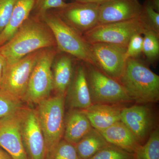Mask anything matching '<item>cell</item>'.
Returning a JSON list of instances; mask_svg holds the SVG:
<instances>
[{
  "label": "cell",
  "mask_w": 159,
  "mask_h": 159,
  "mask_svg": "<svg viewBox=\"0 0 159 159\" xmlns=\"http://www.w3.org/2000/svg\"><path fill=\"white\" fill-rule=\"evenodd\" d=\"M40 18L52 31L58 51L67 53L78 60L96 66L89 44L82 35L65 22L54 9L46 11Z\"/></svg>",
  "instance_id": "3"
},
{
  "label": "cell",
  "mask_w": 159,
  "mask_h": 159,
  "mask_svg": "<svg viewBox=\"0 0 159 159\" xmlns=\"http://www.w3.org/2000/svg\"><path fill=\"white\" fill-rule=\"evenodd\" d=\"M0 159H12L8 153L0 149Z\"/></svg>",
  "instance_id": "34"
},
{
  "label": "cell",
  "mask_w": 159,
  "mask_h": 159,
  "mask_svg": "<svg viewBox=\"0 0 159 159\" xmlns=\"http://www.w3.org/2000/svg\"><path fill=\"white\" fill-rule=\"evenodd\" d=\"M58 52L57 47L40 51L28 84L24 101L38 104L50 97L53 90L52 63Z\"/></svg>",
  "instance_id": "5"
},
{
  "label": "cell",
  "mask_w": 159,
  "mask_h": 159,
  "mask_svg": "<svg viewBox=\"0 0 159 159\" xmlns=\"http://www.w3.org/2000/svg\"><path fill=\"white\" fill-rule=\"evenodd\" d=\"M132 101L140 104L159 100V76L139 58H129L119 80Z\"/></svg>",
  "instance_id": "2"
},
{
  "label": "cell",
  "mask_w": 159,
  "mask_h": 159,
  "mask_svg": "<svg viewBox=\"0 0 159 159\" xmlns=\"http://www.w3.org/2000/svg\"><path fill=\"white\" fill-rule=\"evenodd\" d=\"M142 10L139 0H109L99 4L98 25L137 18Z\"/></svg>",
  "instance_id": "14"
},
{
  "label": "cell",
  "mask_w": 159,
  "mask_h": 159,
  "mask_svg": "<svg viewBox=\"0 0 159 159\" xmlns=\"http://www.w3.org/2000/svg\"><path fill=\"white\" fill-rule=\"evenodd\" d=\"M71 109L84 110L92 104L85 63L77 60L74 74L65 96Z\"/></svg>",
  "instance_id": "15"
},
{
  "label": "cell",
  "mask_w": 159,
  "mask_h": 159,
  "mask_svg": "<svg viewBox=\"0 0 159 159\" xmlns=\"http://www.w3.org/2000/svg\"><path fill=\"white\" fill-rule=\"evenodd\" d=\"M90 48L96 67L106 75L119 81L126 62V47L97 43L90 44Z\"/></svg>",
  "instance_id": "10"
},
{
  "label": "cell",
  "mask_w": 159,
  "mask_h": 159,
  "mask_svg": "<svg viewBox=\"0 0 159 159\" xmlns=\"http://www.w3.org/2000/svg\"><path fill=\"white\" fill-rule=\"evenodd\" d=\"M139 18L145 30H151L159 34V13L154 10L148 0H145L142 5Z\"/></svg>",
  "instance_id": "24"
},
{
  "label": "cell",
  "mask_w": 159,
  "mask_h": 159,
  "mask_svg": "<svg viewBox=\"0 0 159 159\" xmlns=\"http://www.w3.org/2000/svg\"><path fill=\"white\" fill-rule=\"evenodd\" d=\"M77 59L58 51L52 63L53 90L56 95L65 96L70 83Z\"/></svg>",
  "instance_id": "16"
},
{
  "label": "cell",
  "mask_w": 159,
  "mask_h": 159,
  "mask_svg": "<svg viewBox=\"0 0 159 159\" xmlns=\"http://www.w3.org/2000/svg\"><path fill=\"white\" fill-rule=\"evenodd\" d=\"M21 135L29 159H46L45 142L36 109L24 107Z\"/></svg>",
  "instance_id": "11"
},
{
  "label": "cell",
  "mask_w": 159,
  "mask_h": 159,
  "mask_svg": "<svg viewBox=\"0 0 159 159\" xmlns=\"http://www.w3.org/2000/svg\"><path fill=\"white\" fill-rule=\"evenodd\" d=\"M145 29L140 18L124 21L97 25L82 35L89 44L103 43L127 47L132 36L143 34Z\"/></svg>",
  "instance_id": "7"
},
{
  "label": "cell",
  "mask_w": 159,
  "mask_h": 159,
  "mask_svg": "<svg viewBox=\"0 0 159 159\" xmlns=\"http://www.w3.org/2000/svg\"><path fill=\"white\" fill-rule=\"evenodd\" d=\"M64 1H65V2H66V1H67V0H64Z\"/></svg>",
  "instance_id": "35"
},
{
  "label": "cell",
  "mask_w": 159,
  "mask_h": 159,
  "mask_svg": "<svg viewBox=\"0 0 159 159\" xmlns=\"http://www.w3.org/2000/svg\"><path fill=\"white\" fill-rule=\"evenodd\" d=\"M16 0H0V34L6 28Z\"/></svg>",
  "instance_id": "30"
},
{
  "label": "cell",
  "mask_w": 159,
  "mask_h": 159,
  "mask_svg": "<svg viewBox=\"0 0 159 159\" xmlns=\"http://www.w3.org/2000/svg\"><path fill=\"white\" fill-rule=\"evenodd\" d=\"M142 35V33H137L131 38L126 47V59L129 58H139L142 54L143 36Z\"/></svg>",
  "instance_id": "29"
},
{
  "label": "cell",
  "mask_w": 159,
  "mask_h": 159,
  "mask_svg": "<svg viewBox=\"0 0 159 159\" xmlns=\"http://www.w3.org/2000/svg\"><path fill=\"white\" fill-rule=\"evenodd\" d=\"M122 109L116 104L93 103L88 108L81 110L92 127L100 132L121 121Z\"/></svg>",
  "instance_id": "17"
},
{
  "label": "cell",
  "mask_w": 159,
  "mask_h": 159,
  "mask_svg": "<svg viewBox=\"0 0 159 159\" xmlns=\"http://www.w3.org/2000/svg\"><path fill=\"white\" fill-rule=\"evenodd\" d=\"M22 102L0 89V119L16 111L23 106Z\"/></svg>",
  "instance_id": "27"
},
{
  "label": "cell",
  "mask_w": 159,
  "mask_h": 159,
  "mask_svg": "<svg viewBox=\"0 0 159 159\" xmlns=\"http://www.w3.org/2000/svg\"><path fill=\"white\" fill-rule=\"evenodd\" d=\"M93 128L81 110L71 109L65 119L64 139L75 145Z\"/></svg>",
  "instance_id": "19"
},
{
  "label": "cell",
  "mask_w": 159,
  "mask_h": 159,
  "mask_svg": "<svg viewBox=\"0 0 159 159\" xmlns=\"http://www.w3.org/2000/svg\"><path fill=\"white\" fill-rule=\"evenodd\" d=\"M109 0H72L74 2H91L101 4V3L107 2Z\"/></svg>",
  "instance_id": "33"
},
{
  "label": "cell",
  "mask_w": 159,
  "mask_h": 159,
  "mask_svg": "<svg viewBox=\"0 0 159 159\" xmlns=\"http://www.w3.org/2000/svg\"><path fill=\"white\" fill-rule=\"evenodd\" d=\"M89 159H134L133 153L108 144Z\"/></svg>",
  "instance_id": "26"
},
{
  "label": "cell",
  "mask_w": 159,
  "mask_h": 159,
  "mask_svg": "<svg viewBox=\"0 0 159 159\" xmlns=\"http://www.w3.org/2000/svg\"><path fill=\"white\" fill-rule=\"evenodd\" d=\"M108 144L100 132L93 128L74 145L80 159H89Z\"/></svg>",
  "instance_id": "21"
},
{
  "label": "cell",
  "mask_w": 159,
  "mask_h": 159,
  "mask_svg": "<svg viewBox=\"0 0 159 159\" xmlns=\"http://www.w3.org/2000/svg\"><path fill=\"white\" fill-rule=\"evenodd\" d=\"M40 50L28 54L11 64H7L0 89L16 99L24 101L30 76Z\"/></svg>",
  "instance_id": "8"
},
{
  "label": "cell",
  "mask_w": 159,
  "mask_h": 159,
  "mask_svg": "<svg viewBox=\"0 0 159 159\" xmlns=\"http://www.w3.org/2000/svg\"><path fill=\"white\" fill-rule=\"evenodd\" d=\"M134 159H159V129H154L144 145H140L134 152Z\"/></svg>",
  "instance_id": "22"
},
{
  "label": "cell",
  "mask_w": 159,
  "mask_h": 159,
  "mask_svg": "<svg viewBox=\"0 0 159 159\" xmlns=\"http://www.w3.org/2000/svg\"><path fill=\"white\" fill-rule=\"evenodd\" d=\"M46 159H80L75 145L61 140Z\"/></svg>",
  "instance_id": "25"
},
{
  "label": "cell",
  "mask_w": 159,
  "mask_h": 159,
  "mask_svg": "<svg viewBox=\"0 0 159 159\" xmlns=\"http://www.w3.org/2000/svg\"><path fill=\"white\" fill-rule=\"evenodd\" d=\"M24 107L0 119V147L12 159H29L22 140L21 123Z\"/></svg>",
  "instance_id": "12"
},
{
  "label": "cell",
  "mask_w": 159,
  "mask_h": 159,
  "mask_svg": "<svg viewBox=\"0 0 159 159\" xmlns=\"http://www.w3.org/2000/svg\"><path fill=\"white\" fill-rule=\"evenodd\" d=\"M57 47L52 31L40 17L30 16L10 39L0 47L7 64L42 49Z\"/></svg>",
  "instance_id": "1"
},
{
  "label": "cell",
  "mask_w": 159,
  "mask_h": 159,
  "mask_svg": "<svg viewBox=\"0 0 159 159\" xmlns=\"http://www.w3.org/2000/svg\"><path fill=\"white\" fill-rule=\"evenodd\" d=\"M121 116V122L129 129L141 145L153 130L155 119L148 106L140 104L123 107Z\"/></svg>",
  "instance_id": "13"
},
{
  "label": "cell",
  "mask_w": 159,
  "mask_h": 159,
  "mask_svg": "<svg viewBox=\"0 0 159 159\" xmlns=\"http://www.w3.org/2000/svg\"><path fill=\"white\" fill-rule=\"evenodd\" d=\"M142 53L147 62L154 65L159 57V34L151 30H145L143 33Z\"/></svg>",
  "instance_id": "23"
},
{
  "label": "cell",
  "mask_w": 159,
  "mask_h": 159,
  "mask_svg": "<svg viewBox=\"0 0 159 159\" xmlns=\"http://www.w3.org/2000/svg\"><path fill=\"white\" fill-rule=\"evenodd\" d=\"M35 0H16L9 22L0 34V47L7 43L31 15Z\"/></svg>",
  "instance_id": "20"
},
{
  "label": "cell",
  "mask_w": 159,
  "mask_h": 159,
  "mask_svg": "<svg viewBox=\"0 0 159 159\" xmlns=\"http://www.w3.org/2000/svg\"><path fill=\"white\" fill-rule=\"evenodd\" d=\"M65 96L55 95L38 104V116L45 142L47 155L63 138Z\"/></svg>",
  "instance_id": "4"
},
{
  "label": "cell",
  "mask_w": 159,
  "mask_h": 159,
  "mask_svg": "<svg viewBox=\"0 0 159 159\" xmlns=\"http://www.w3.org/2000/svg\"><path fill=\"white\" fill-rule=\"evenodd\" d=\"M148 1L154 10L159 13V0H148Z\"/></svg>",
  "instance_id": "32"
},
{
  "label": "cell",
  "mask_w": 159,
  "mask_h": 159,
  "mask_svg": "<svg viewBox=\"0 0 159 159\" xmlns=\"http://www.w3.org/2000/svg\"><path fill=\"white\" fill-rule=\"evenodd\" d=\"M109 144L134 153L141 145L129 129L121 121L100 131Z\"/></svg>",
  "instance_id": "18"
},
{
  "label": "cell",
  "mask_w": 159,
  "mask_h": 159,
  "mask_svg": "<svg viewBox=\"0 0 159 159\" xmlns=\"http://www.w3.org/2000/svg\"><path fill=\"white\" fill-rule=\"evenodd\" d=\"M85 65L93 103L119 105L132 101L118 80L106 75L93 65Z\"/></svg>",
  "instance_id": "6"
},
{
  "label": "cell",
  "mask_w": 159,
  "mask_h": 159,
  "mask_svg": "<svg viewBox=\"0 0 159 159\" xmlns=\"http://www.w3.org/2000/svg\"><path fill=\"white\" fill-rule=\"evenodd\" d=\"M7 62L3 55L0 53V87L2 83Z\"/></svg>",
  "instance_id": "31"
},
{
  "label": "cell",
  "mask_w": 159,
  "mask_h": 159,
  "mask_svg": "<svg viewBox=\"0 0 159 159\" xmlns=\"http://www.w3.org/2000/svg\"><path fill=\"white\" fill-rule=\"evenodd\" d=\"M99 4L73 2L54 9L61 19L83 35L98 25Z\"/></svg>",
  "instance_id": "9"
},
{
  "label": "cell",
  "mask_w": 159,
  "mask_h": 159,
  "mask_svg": "<svg viewBox=\"0 0 159 159\" xmlns=\"http://www.w3.org/2000/svg\"><path fill=\"white\" fill-rule=\"evenodd\" d=\"M66 4L64 0H35L31 15L40 17L48 10L60 9Z\"/></svg>",
  "instance_id": "28"
}]
</instances>
